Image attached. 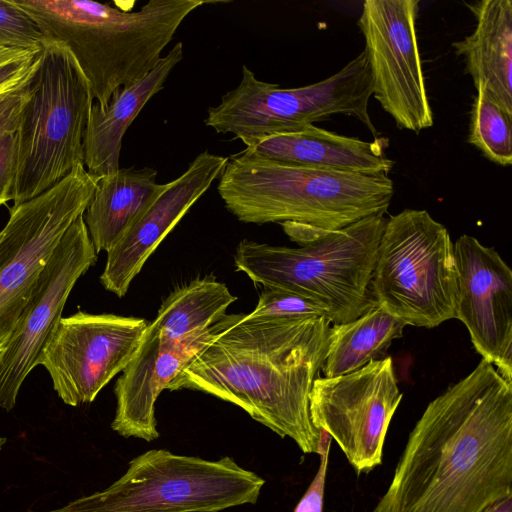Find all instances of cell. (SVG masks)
<instances>
[{
  "mask_svg": "<svg viewBox=\"0 0 512 512\" xmlns=\"http://www.w3.org/2000/svg\"><path fill=\"white\" fill-rule=\"evenodd\" d=\"M372 94L364 51L332 76L296 88L262 81L243 65L238 86L208 109L204 123L217 133L244 140L300 130L343 114L361 121L376 138L378 131L368 111Z\"/></svg>",
  "mask_w": 512,
  "mask_h": 512,
  "instance_id": "obj_9",
  "label": "cell"
},
{
  "mask_svg": "<svg viewBox=\"0 0 512 512\" xmlns=\"http://www.w3.org/2000/svg\"><path fill=\"white\" fill-rule=\"evenodd\" d=\"M241 141L249 154L293 166L386 176L394 166L385 153L388 138L364 141L315 125Z\"/></svg>",
  "mask_w": 512,
  "mask_h": 512,
  "instance_id": "obj_18",
  "label": "cell"
},
{
  "mask_svg": "<svg viewBox=\"0 0 512 512\" xmlns=\"http://www.w3.org/2000/svg\"><path fill=\"white\" fill-rule=\"evenodd\" d=\"M11 1L45 38L68 47L100 108L116 91L153 70L184 19L208 3L150 0L138 11H124L87 0Z\"/></svg>",
  "mask_w": 512,
  "mask_h": 512,
  "instance_id": "obj_3",
  "label": "cell"
},
{
  "mask_svg": "<svg viewBox=\"0 0 512 512\" xmlns=\"http://www.w3.org/2000/svg\"><path fill=\"white\" fill-rule=\"evenodd\" d=\"M386 222L374 215L333 231L284 222V232L300 247L243 239L234 266L256 285L315 300L330 323H348L373 302L371 280Z\"/></svg>",
  "mask_w": 512,
  "mask_h": 512,
  "instance_id": "obj_4",
  "label": "cell"
},
{
  "mask_svg": "<svg viewBox=\"0 0 512 512\" xmlns=\"http://www.w3.org/2000/svg\"><path fill=\"white\" fill-rule=\"evenodd\" d=\"M30 83L16 91L0 95V138L16 131L22 110L30 95Z\"/></svg>",
  "mask_w": 512,
  "mask_h": 512,
  "instance_id": "obj_29",
  "label": "cell"
},
{
  "mask_svg": "<svg viewBox=\"0 0 512 512\" xmlns=\"http://www.w3.org/2000/svg\"><path fill=\"white\" fill-rule=\"evenodd\" d=\"M6 439L4 437H1L0 436V449L2 448V446L4 445Z\"/></svg>",
  "mask_w": 512,
  "mask_h": 512,
  "instance_id": "obj_32",
  "label": "cell"
},
{
  "mask_svg": "<svg viewBox=\"0 0 512 512\" xmlns=\"http://www.w3.org/2000/svg\"><path fill=\"white\" fill-rule=\"evenodd\" d=\"M97 261L83 216L50 256L5 348L0 352V408H14L22 384L62 318L78 279Z\"/></svg>",
  "mask_w": 512,
  "mask_h": 512,
  "instance_id": "obj_14",
  "label": "cell"
},
{
  "mask_svg": "<svg viewBox=\"0 0 512 512\" xmlns=\"http://www.w3.org/2000/svg\"><path fill=\"white\" fill-rule=\"evenodd\" d=\"M331 439L330 435L321 430L322 451L320 453V466L294 512H322Z\"/></svg>",
  "mask_w": 512,
  "mask_h": 512,
  "instance_id": "obj_28",
  "label": "cell"
},
{
  "mask_svg": "<svg viewBox=\"0 0 512 512\" xmlns=\"http://www.w3.org/2000/svg\"><path fill=\"white\" fill-rule=\"evenodd\" d=\"M228 157L199 153L162 191L107 252L100 283L119 298L124 297L145 262L164 238L209 189L224 170Z\"/></svg>",
  "mask_w": 512,
  "mask_h": 512,
  "instance_id": "obj_16",
  "label": "cell"
},
{
  "mask_svg": "<svg viewBox=\"0 0 512 512\" xmlns=\"http://www.w3.org/2000/svg\"><path fill=\"white\" fill-rule=\"evenodd\" d=\"M147 326L139 317L78 311L60 319L38 365L65 404H89L134 358Z\"/></svg>",
  "mask_w": 512,
  "mask_h": 512,
  "instance_id": "obj_12",
  "label": "cell"
},
{
  "mask_svg": "<svg viewBox=\"0 0 512 512\" xmlns=\"http://www.w3.org/2000/svg\"><path fill=\"white\" fill-rule=\"evenodd\" d=\"M483 512H512V496L491 504Z\"/></svg>",
  "mask_w": 512,
  "mask_h": 512,
  "instance_id": "obj_31",
  "label": "cell"
},
{
  "mask_svg": "<svg viewBox=\"0 0 512 512\" xmlns=\"http://www.w3.org/2000/svg\"><path fill=\"white\" fill-rule=\"evenodd\" d=\"M236 300L225 283L197 278L172 291L147 328L164 343H180L219 322Z\"/></svg>",
  "mask_w": 512,
  "mask_h": 512,
  "instance_id": "obj_22",
  "label": "cell"
},
{
  "mask_svg": "<svg viewBox=\"0 0 512 512\" xmlns=\"http://www.w3.org/2000/svg\"><path fill=\"white\" fill-rule=\"evenodd\" d=\"M41 62L40 50L0 46V95L30 83Z\"/></svg>",
  "mask_w": 512,
  "mask_h": 512,
  "instance_id": "obj_27",
  "label": "cell"
},
{
  "mask_svg": "<svg viewBox=\"0 0 512 512\" xmlns=\"http://www.w3.org/2000/svg\"><path fill=\"white\" fill-rule=\"evenodd\" d=\"M265 480L225 456L148 450L107 488L44 512H220L255 504Z\"/></svg>",
  "mask_w": 512,
  "mask_h": 512,
  "instance_id": "obj_7",
  "label": "cell"
},
{
  "mask_svg": "<svg viewBox=\"0 0 512 512\" xmlns=\"http://www.w3.org/2000/svg\"><path fill=\"white\" fill-rule=\"evenodd\" d=\"M512 496V381L482 359L425 408L374 512H483Z\"/></svg>",
  "mask_w": 512,
  "mask_h": 512,
  "instance_id": "obj_1",
  "label": "cell"
},
{
  "mask_svg": "<svg viewBox=\"0 0 512 512\" xmlns=\"http://www.w3.org/2000/svg\"><path fill=\"white\" fill-rule=\"evenodd\" d=\"M251 317H325V308L315 300L277 289L264 288Z\"/></svg>",
  "mask_w": 512,
  "mask_h": 512,
  "instance_id": "obj_25",
  "label": "cell"
},
{
  "mask_svg": "<svg viewBox=\"0 0 512 512\" xmlns=\"http://www.w3.org/2000/svg\"><path fill=\"white\" fill-rule=\"evenodd\" d=\"M150 167L119 168L101 177L84 215L96 253L108 252L162 191Z\"/></svg>",
  "mask_w": 512,
  "mask_h": 512,
  "instance_id": "obj_21",
  "label": "cell"
},
{
  "mask_svg": "<svg viewBox=\"0 0 512 512\" xmlns=\"http://www.w3.org/2000/svg\"><path fill=\"white\" fill-rule=\"evenodd\" d=\"M405 323L373 300L356 319L330 327L329 342L321 371L324 377L355 372L384 358L392 341L401 338Z\"/></svg>",
  "mask_w": 512,
  "mask_h": 512,
  "instance_id": "obj_23",
  "label": "cell"
},
{
  "mask_svg": "<svg viewBox=\"0 0 512 512\" xmlns=\"http://www.w3.org/2000/svg\"><path fill=\"white\" fill-rule=\"evenodd\" d=\"M417 0H366L358 27L374 98L399 129L415 133L434 124L420 58Z\"/></svg>",
  "mask_w": 512,
  "mask_h": 512,
  "instance_id": "obj_13",
  "label": "cell"
},
{
  "mask_svg": "<svg viewBox=\"0 0 512 512\" xmlns=\"http://www.w3.org/2000/svg\"><path fill=\"white\" fill-rule=\"evenodd\" d=\"M217 191L239 221L292 222L333 231L384 215L394 195L386 175L293 166L244 150L228 157Z\"/></svg>",
  "mask_w": 512,
  "mask_h": 512,
  "instance_id": "obj_5",
  "label": "cell"
},
{
  "mask_svg": "<svg viewBox=\"0 0 512 512\" xmlns=\"http://www.w3.org/2000/svg\"><path fill=\"white\" fill-rule=\"evenodd\" d=\"M470 113L468 142L488 160L501 166L512 163V116L478 88Z\"/></svg>",
  "mask_w": 512,
  "mask_h": 512,
  "instance_id": "obj_24",
  "label": "cell"
},
{
  "mask_svg": "<svg viewBox=\"0 0 512 512\" xmlns=\"http://www.w3.org/2000/svg\"><path fill=\"white\" fill-rule=\"evenodd\" d=\"M182 57L183 43L177 42L147 75L116 91L105 108L93 103L83 137V163L91 175L101 178L120 168L122 139L127 129L145 104L163 89Z\"/></svg>",
  "mask_w": 512,
  "mask_h": 512,
  "instance_id": "obj_19",
  "label": "cell"
},
{
  "mask_svg": "<svg viewBox=\"0 0 512 512\" xmlns=\"http://www.w3.org/2000/svg\"><path fill=\"white\" fill-rule=\"evenodd\" d=\"M99 179L79 164L45 192L9 208L0 230V352L50 256L69 227L84 215Z\"/></svg>",
  "mask_w": 512,
  "mask_h": 512,
  "instance_id": "obj_10",
  "label": "cell"
},
{
  "mask_svg": "<svg viewBox=\"0 0 512 512\" xmlns=\"http://www.w3.org/2000/svg\"><path fill=\"white\" fill-rule=\"evenodd\" d=\"M402 399L390 357L337 377H317L309 396L313 425L339 445L357 473L382 462L389 424Z\"/></svg>",
  "mask_w": 512,
  "mask_h": 512,
  "instance_id": "obj_11",
  "label": "cell"
},
{
  "mask_svg": "<svg viewBox=\"0 0 512 512\" xmlns=\"http://www.w3.org/2000/svg\"><path fill=\"white\" fill-rule=\"evenodd\" d=\"M468 8L475 30L452 47L464 59L465 73L475 88L512 116V1L481 0Z\"/></svg>",
  "mask_w": 512,
  "mask_h": 512,
  "instance_id": "obj_20",
  "label": "cell"
},
{
  "mask_svg": "<svg viewBox=\"0 0 512 512\" xmlns=\"http://www.w3.org/2000/svg\"><path fill=\"white\" fill-rule=\"evenodd\" d=\"M93 101L68 47L45 38L15 131L13 205L45 192L84 164L83 137Z\"/></svg>",
  "mask_w": 512,
  "mask_h": 512,
  "instance_id": "obj_6",
  "label": "cell"
},
{
  "mask_svg": "<svg viewBox=\"0 0 512 512\" xmlns=\"http://www.w3.org/2000/svg\"><path fill=\"white\" fill-rule=\"evenodd\" d=\"M330 327L325 317L226 315L167 390L200 391L234 404L304 453L320 455L321 430L312 423L309 396Z\"/></svg>",
  "mask_w": 512,
  "mask_h": 512,
  "instance_id": "obj_2",
  "label": "cell"
},
{
  "mask_svg": "<svg viewBox=\"0 0 512 512\" xmlns=\"http://www.w3.org/2000/svg\"><path fill=\"white\" fill-rule=\"evenodd\" d=\"M376 304L405 325L434 328L455 318L454 246L447 228L426 210L387 219L371 280Z\"/></svg>",
  "mask_w": 512,
  "mask_h": 512,
  "instance_id": "obj_8",
  "label": "cell"
},
{
  "mask_svg": "<svg viewBox=\"0 0 512 512\" xmlns=\"http://www.w3.org/2000/svg\"><path fill=\"white\" fill-rule=\"evenodd\" d=\"M214 333L213 325L183 342L168 344L147 328L137 353L114 385L116 410L112 430L125 438L148 442L158 439L155 405L159 395Z\"/></svg>",
  "mask_w": 512,
  "mask_h": 512,
  "instance_id": "obj_17",
  "label": "cell"
},
{
  "mask_svg": "<svg viewBox=\"0 0 512 512\" xmlns=\"http://www.w3.org/2000/svg\"><path fill=\"white\" fill-rule=\"evenodd\" d=\"M45 37L36 23L11 0H0V46L40 50Z\"/></svg>",
  "mask_w": 512,
  "mask_h": 512,
  "instance_id": "obj_26",
  "label": "cell"
},
{
  "mask_svg": "<svg viewBox=\"0 0 512 512\" xmlns=\"http://www.w3.org/2000/svg\"><path fill=\"white\" fill-rule=\"evenodd\" d=\"M15 152V132L3 135L0 138V207L12 201Z\"/></svg>",
  "mask_w": 512,
  "mask_h": 512,
  "instance_id": "obj_30",
  "label": "cell"
},
{
  "mask_svg": "<svg viewBox=\"0 0 512 512\" xmlns=\"http://www.w3.org/2000/svg\"><path fill=\"white\" fill-rule=\"evenodd\" d=\"M458 298L455 318L471 342L507 380L512 381V270L493 247L461 235L455 243Z\"/></svg>",
  "mask_w": 512,
  "mask_h": 512,
  "instance_id": "obj_15",
  "label": "cell"
}]
</instances>
